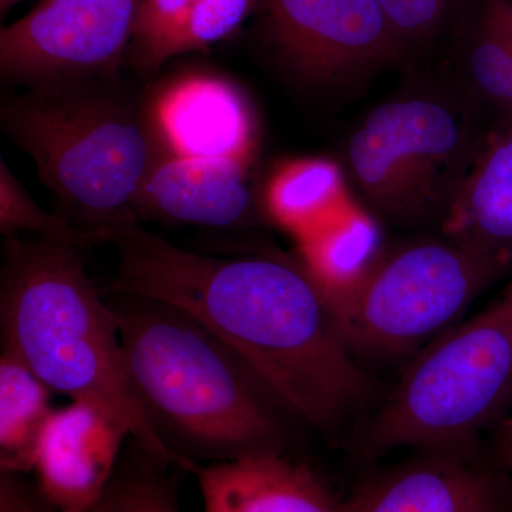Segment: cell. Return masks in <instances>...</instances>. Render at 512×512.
I'll return each mask as SVG.
<instances>
[{
  "instance_id": "16",
  "label": "cell",
  "mask_w": 512,
  "mask_h": 512,
  "mask_svg": "<svg viewBox=\"0 0 512 512\" xmlns=\"http://www.w3.org/2000/svg\"><path fill=\"white\" fill-rule=\"evenodd\" d=\"M261 0H143L126 62L154 74L184 53L234 35Z\"/></svg>"
},
{
  "instance_id": "6",
  "label": "cell",
  "mask_w": 512,
  "mask_h": 512,
  "mask_svg": "<svg viewBox=\"0 0 512 512\" xmlns=\"http://www.w3.org/2000/svg\"><path fill=\"white\" fill-rule=\"evenodd\" d=\"M503 272L450 239L413 242L383 252L366 278L329 308L349 348L400 353L448 330Z\"/></svg>"
},
{
  "instance_id": "20",
  "label": "cell",
  "mask_w": 512,
  "mask_h": 512,
  "mask_svg": "<svg viewBox=\"0 0 512 512\" xmlns=\"http://www.w3.org/2000/svg\"><path fill=\"white\" fill-rule=\"evenodd\" d=\"M468 70L477 89L512 121V0H481Z\"/></svg>"
},
{
  "instance_id": "23",
  "label": "cell",
  "mask_w": 512,
  "mask_h": 512,
  "mask_svg": "<svg viewBox=\"0 0 512 512\" xmlns=\"http://www.w3.org/2000/svg\"><path fill=\"white\" fill-rule=\"evenodd\" d=\"M402 45L427 42L451 18L439 0H376Z\"/></svg>"
},
{
  "instance_id": "15",
  "label": "cell",
  "mask_w": 512,
  "mask_h": 512,
  "mask_svg": "<svg viewBox=\"0 0 512 512\" xmlns=\"http://www.w3.org/2000/svg\"><path fill=\"white\" fill-rule=\"evenodd\" d=\"M447 239L512 268V121L488 138L446 212Z\"/></svg>"
},
{
  "instance_id": "25",
  "label": "cell",
  "mask_w": 512,
  "mask_h": 512,
  "mask_svg": "<svg viewBox=\"0 0 512 512\" xmlns=\"http://www.w3.org/2000/svg\"><path fill=\"white\" fill-rule=\"evenodd\" d=\"M500 453L505 466L512 474V406L504 416V423L500 431Z\"/></svg>"
},
{
  "instance_id": "2",
  "label": "cell",
  "mask_w": 512,
  "mask_h": 512,
  "mask_svg": "<svg viewBox=\"0 0 512 512\" xmlns=\"http://www.w3.org/2000/svg\"><path fill=\"white\" fill-rule=\"evenodd\" d=\"M106 298L119 320L138 404L185 470L198 461L279 453V409L285 407L224 340L168 303L136 295Z\"/></svg>"
},
{
  "instance_id": "4",
  "label": "cell",
  "mask_w": 512,
  "mask_h": 512,
  "mask_svg": "<svg viewBox=\"0 0 512 512\" xmlns=\"http://www.w3.org/2000/svg\"><path fill=\"white\" fill-rule=\"evenodd\" d=\"M0 127L32 158L64 217L107 242L113 229L138 222V191L168 151L153 103L121 76L26 87L2 100Z\"/></svg>"
},
{
  "instance_id": "7",
  "label": "cell",
  "mask_w": 512,
  "mask_h": 512,
  "mask_svg": "<svg viewBox=\"0 0 512 512\" xmlns=\"http://www.w3.org/2000/svg\"><path fill=\"white\" fill-rule=\"evenodd\" d=\"M467 147V128L457 113L416 97L370 111L350 137L348 163L376 210L393 220H416L447 198Z\"/></svg>"
},
{
  "instance_id": "10",
  "label": "cell",
  "mask_w": 512,
  "mask_h": 512,
  "mask_svg": "<svg viewBox=\"0 0 512 512\" xmlns=\"http://www.w3.org/2000/svg\"><path fill=\"white\" fill-rule=\"evenodd\" d=\"M127 427L99 404L73 400L53 409L35 451L33 471L60 512L92 511L119 467Z\"/></svg>"
},
{
  "instance_id": "3",
  "label": "cell",
  "mask_w": 512,
  "mask_h": 512,
  "mask_svg": "<svg viewBox=\"0 0 512 512\" xmlns=\"http://www.w3.org/2000/svg\"><path fill=\"white\" fill-rule=\"evenodd\" d=\"M83 249L32 235L3 244V343L52 390L99 404L161 468L183 461L154 433L141 410L120 342L119 320L97 289ZM187 471V470H185Z\"/></svg>"
},
{
  "instance_id": "9",
  "label": "cell",
  "mask_w": 512,
  "mask_h": 512,
  "mask_svg": "<svg viewBox=\"0 0 512 512\" xmlns=\"http://www.w3.org/2000/svg\"><path fill=\"white\" fill-rule=\"evenodd\" d=\"M259 10L269 46L309 79H336L403 47L376 0H261Z\"/></svg>"
},
{
  "instance_id": "8",
  "label": "cell",
  "mask_w": 512,
  "mask_h": 512,
  "mask_svg": "<svg viewBox=\"0 0 512 512\" xmlns=\"http://www.w3.org/2000/svg\"><path fill=\"white\" fill-rule=\"evenodd\" d=\"M143 0H40L0 32L5 83L120 76Z\"/></svg>"
},
{
  "instance_id": "1",
  "label": "cell",
  "mask_w": 512,
  "mask_h": 512,
  "mask_svg": "<svg viewBox=\"0 0 512 512\" xmlns=\"http://www.w3.org/2000/svg\"><path fill=\"white\" fill-rule=\"evenodd\" d=\"M119 271L104 296L136 295L181 309L224 340L286 412L335 427L370 392L328 303L301 264L185 251L138 222L110 232Z\"/></svg>"
},
{
  "instance_id": "11",
  "label": "cell",
  "mask_w": 512,
  "mask_h": 512,
  "mask_svg": "<svg viewBox=\"0 0 512 512\" xmlns=\"http://www.w3.org/2000/svg\"><path fill=\"white\" fill-rule=\"evenodd\" d=\"M245 165L229 158L164 153L144 178L134 201L141 217L229 228L251 210Z\"/></svg>"
},
{
  "instance_id": "12",
  "label": "cell",
  "mask_w": 512,
  "mask_h": 512,
  "mask_svg": "<svg viewBox=\"0 0 512 512\" xmlns=\"http://www.w3.org/2000/svg\"><path fill=\"white\" fill-rule=\"evenodd\" d=\"M151 103L170 153L247 164L254 136L251 114L231 84L197 74L170 84Z\"/></svg>"
},
{
  "instance_id": "21",
  "label": "cell",
  "mask_w": 512,
  "mask_h": 512,
  "mask_svg": "<svg viewBox=\"0 0 512 512\" xmlns=\"http://www.w3.org/2000/svg\"><path fill=\"white\" fill-rule=\"evenodd\" d=\"M0 232L5 238L29 232L67 242L83 251L107 242L99 232L79 227L62 214L42 210L10 171L5 158L0 160Z\"/></svg>"
},
{
  "instance_id": "18",
  "label": "cell",
  "mask_w": 512,
  "mask_h": 512,
  "mask_svg": "<svg viewBox=\"0 0 512 512\" xmlns=\"http://www.w3.org/2000/svg\"><path fill=\"white\" fill-rule=\"evenodd\" d=\"M50 393L15 350L0 356V470L33 471L40 433L52 414Z\"/></svg>"
},
{
  "instance_id": "5",
  "label": "cell",
  "mask_w": 512,
  "mask_h": 512,
  "mask_svg": "<svg viewBox=\"0 0 512 512\" xmlns=\"http://www.w3.org/2000/svg\"><path fill=\"white\" fill-rule=\"evenodd\" d=\"M512 406V281L410 363L373 421L367 446H460Z\"/></svg>"
},
{
  "instance_id": "13",
  "label": "cell",
  "mask_w": 512,
  "mask_h": 512,
  "mask_svg": "<svg viewBox=\"0 0 512 512\" xmlns=\"http://www.w3.org/2000/svg\"><path fill=\"white\" fill-rule=\"evenodd\" d=\"M191 473L200 485L202 512H346L311 468L279 453L197 464Z\"/></svg>"
},
{
  "instance_id": "22",
  "label": "cell",
  "mask_w": 512,
  "mask_h": 512,
  "mask_svg": "<svg viewBox=\"0 0 512 512\" xmlns=\"http://www.w3.org/2000/svg\"><path fill=\"white\" fill-rule=\"evenodd\" d=\"M161 470L137 446L117 467L99 512H181L175 485Z\"/></svg>"
},
{
  "instance_id": "17",
  "label": "cell",
  "mask_w": 512,
  "mask_h": 512,
  "mask_svg": "<svg viewBox=\"0 0 512 512\" xmlns=\"http://www.w3.org/2000/svg\"><path fill=\"white\" fill-rule=\"evenodd\" d=\"M298 244L303 271L328 305L353 291L383 255L376 221L346 207Z\"/></svg>"
},
{
  "instance_id": "24",
  "label": "cell",
  "mask_w": 512,
  "mask_h": 512,
  "mask_svg": "<svg viewBox=\"0 0 512 512\" xmlns=\"http://www.w3.org/2000/svg\"><path fill=\"white\" fill-rule=\"evenodd\" d=\"M39 483L23 473L0 470V512H56Z\"/></svg>"
},
{
  "instance_id": "19",
  "label": "cell",
  "mask_w": 512,
  "mask_h": 512,
  "mask_svg": "<svg viewBox=\"0 0 512 512\" xmlns=\"http://www.w3.org/2000/svg\"><path fill=\"white\" fill-rule=\"evenodd\" d=\"M340 192L342 178L335 165L323 160L295 161L269 183L266 211L299 241L345 208Z\"/></svg>"
},
{
  "instance_id": "14",
  "label": "cell",
  "mask_w": 512,
  "mask_h": 512,
  "mask_svg": "<svg viewBox=\"0 0 512 512\" xmlns=\"http://www.w3.org/2000/svg\"><path fill=\"white\" fill-rule=\"evenodd\" d=\"M346 512H505L497 483L483 468L434 457L363 485Z\"/></svg>"
},
{
  "instance_id": "26",
  "label": "cell",
  "mask_w": 512,
  "mask_h": 512,
  "mask_svg": "<svg viewBox=\"0 0 512 512\" xmlns=\"http://www.w3.org/2000/svg\"><path fill=\"white\" fill-rule=\"evenodd\" d=\"M25 2V0H0V12L2 16L9 13L13 6L19 5V3Z\"/></svg>"
},
{
  "instance_id": "27",
  "label": "cell",
  "mask_w": 512,
  "mask_h": 512,
  "mask_svg": "<svg viewBox=\"0 0 512 512\" xmlns=\"http://www.w3.org/2000/svg\"><path fill=\"white\" fill-rule=\"evenodd\" d=\"M56 512H60V511H56ZM87 512H99V510H97V507H96V508H94V510H92V511H87Z\"/></svg>"
}]
</instances>
